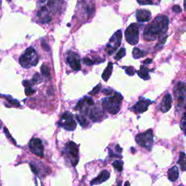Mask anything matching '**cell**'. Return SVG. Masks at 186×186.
Instances as JSON below:
<instances>
[{"mask_svg":"<svg viewBox=\"0 0 186 186\" xmlns=\"http://www.w3.org/2000/svg\"><path fill=\"white\" fill-rule=\"evenodd\" d=\"M169 18L165 15H159L148 25L143 32V37L147 41H154L167 31Z\"/></svg>","mask_w":186,"mask_h":186,"instance_id":"cell-1","label":"cell"},{"mask_svg":"<svg viewBox=\"0 0 186 186\" xmlns=\"http://www.w3.org/2000/svg\"><path fill=\"white\" fill-rule=\"evenodd\" d=\"M122 95L118 93H116L113 96L108 98H104L102 101L103 107L108 113L116 114L120 110V104L122 101Z\"/></svg>","mask_w":186,"mask_h":186,"instance_id":"cell-2","label":"cell"},{"mask_svg":"<svg viewBox=\"0 0 186 186\" xmlns=\"http://www.w3.org/2000/svg\"><path fill=\"white\" fill-rule=\"evenodd\" d=\"M39 62V56L35 50L32 47H29L20 57L19 62L24 68H29L31 66H35Z\"/></svg>","mask_w":186,"mask_h":186,"instance_id":"cell-3","label":"cell"},{"mask_svg":"<svg viewBox=\"0 0 186 186\" xmlns=\"http://www.w3.org/2000/svg\"><path fill=\"white\" fill-rule=\"evenodd\" d=\"M136 142L143 148L151 150L154 143V135L152 129H148L146 132L138 134L136 136Z\"/></svg>","mask_w":186,"mask_h":186,"instance_id":"cell-4","label":"cell"},{"mask_svg":"<svg viewBox=\"0 0 186 186\" xmlns=\"http://www.w3.org/2000/svg\"><path fill=\"white\" fill-rule=\"evenodd\" d=\"M126 42L132 45H135L139 42V28L136 23H132L125 31Z\"/></svg>","mask_w":186,"mask_h":186,"instance_id":"cell-5","label":"cell"},{"mask_svg":"<svg viewBox=\"0 0 186 186\" xmlns=\"http://www.w3.org/2000/svg\"><path fill=\"white\" fill-rule=\"evenodd\" d=\"M121 39H122V33L121 30L117 31L112 36L109 40L108 44L106 45V50L108 55H112L117 50V48L121 45Z\"/></svg>","mask_w":186,"mask_h":186,"instance_id":"cell-6","label":"cell"},{"mask_svg":"<svg viewBox=\"0 0 186 186\" xmlns=\"http://www.w3.org/2000/svg\"><path fill=\"white\" fill-rule=\"evenodd\" d=\"M58 124L61 127L68 131H73L76 127V122L73 119L72 114L69 112H65L62 114Z\"/></svg>","mask_w":186,"mask_h":186,"instance_id":"cell-7","label":"cell"},{"mask_svg":"<svg viewBox=\"0 0 186 186\" xmlns=\"http://www.w3.org/2000/svg\"><path fill=\"white\" fill-rule=\"evenodd\" d=\"M29 148H30L31 152L35 155L39 156V157L44 156V148L40 139L36 138V137L31 139L30 143H29Z\"/></svg>","mask_w":186,"mask_h":186,"instance_id":"cell-8","label":"cell"},{"mask_svg":"<svg viewBox=\"0 0 186 186\" xmlns=\"http://www.w3.org/2000/svg\"><path fill=\"white\" fill-rule=\"evenodd\" d=\"M66 152L68 153V155L70 156L71 159H72V165L76 166L78 162V156H79V148L76 144L73 142H70L66 145Z\"/></svg>","mask_w":186,"mask_h":186,"instance_id":"cell-9","label":"cell"},{"mask_svg":"<svg viewBox=\"0 0 186 186\" xmlns=\"http://www.w3.org/2000/svg\"><path fill=\"white\" fill-rule=\"evenodd\" d=\"M66 60L73 70L77 71L81 69V63L79 61V56L76 53L73 52H68Z\"/></svg>","mask_w":186,"mask_h":186,"instance_id":"cell-10","label":"cell"},{"mask_svg":"<svg viewBox=\"0 0 186 186\" xmlns=\"http://www.w3.org/2000/svg\"><path fill=\"white\" fill-rule=\"evenodd\" d=\"M151 101L150 100L147 99H140L135 105H134L132 108V111L136 113H141L146 111L148 110V108L149 105L151 103Z\"/></svg>","mask_w":186,"mask_h":186,"instance_id":"cell-11","label":"cell"},{"mask_svg":"<svg viewBox=\"0 0 186 186\" xmlns=\"http://www.w3.org/2000/svg\"><path fill=\"white\" fill-rule=\"evenodd\" d=\"M89 116H90V119L94 122H95V121H99L103 120V116H105V114L103 111L98 108H94L90 111Z\"/></svg>","mask_w":186,"mask_h":186,"instance_id":"cell-12","label":"cell"},{"mask_svg":"<svg viewBox=\"0 0 186 186\" xmlns=\"http://www.w3.org/2000/svg\"><path fill=\"white\" fill-rule=\"evenodd\" d=\"M172 98L170 94L167 93L164 95L162 100V104H161V110L164 113L169 111L172 107Z\"/></svg>","mask_w":186,"mask_h":186,"instance_id":"cell-13","label":"cell"},{"mask_svg":"<svg viewBox=\"0 0 186 186\" xmlns=\"http://www.w3.org/2000/svg\"><path fill=\"white\" fill-rule=\"evenodd\" d=\"M109 177H110V173L108 171H106V170H103V171H102L100 173L99 175L96 178H95V179H93L91 181L90 184L92 185H99V184L103 183V182L108 180L109 179Z\"/></svg>","mask_w":186,"mask_h":186,"instance_id":"cell-14","label":"cell"},{"mask_svg":"<svg viewBox=\"0 0 186 186\" xmlns=\"http://www.w3.org/2000/svg\"><path fill=\"white\" fill-rule=\"evenodd\" d=\"M136 18L139 22H148L151 19V13L150 11L145 10H137L136 12Z\"/></svg>","mask_w":186,"mask_h":186,"instance_id":"cell-15","label":"cell"},{"mask_svg":"<svg viewBox=\"0 0 186 186\" xmlns=\"http://www.w3.org/2000/svg\"><path fill=\"white\" fill-rule=\"evenodd\" d=\"M179 177V169L177 166L172 167L168 171V178L171 182H175Z\"/></svg>","mask_w":186,"mask_h":186,"instance_id":"cell-16","label":"cell"},{"mask_svg":"<svg viewBox=\"0 0 186 186\" xmlns=\"http://www.w3.org/2000/svg\"><path fill=\"white\" fill-rule=\"evenodd\" d=\"M112 71H113V63L111 62H108L107 67L106 68V69L104 70L103 73L102 74V78L105 82H107L108 80L110 78L111 75L112 73Z\"/></svg>","mask_w":186,"mask_h":186,"instance_id":"cell-17","label":"cell"},{"mask_svg":"<svg viewBox=\"0 0 186 186\" xmlns=\"http://www.w3.org/2000/svg\"><path fill=\"white\" fill-rule=\"evenodd\" d=\"M137 74L141 79H144V80H148L150 79L149 71L148 68L144 66L140 67V70L137 71Z\"/></svg>","mask_w":186,"mask_h":186,"instance_id":"cell-18","label":"cell"},{"mask_svg":"<svg viewBox=\"0 0 186 186\" xmlns=\"http://www.w3.org/2000/svg\"><path fill=\"white\" fill-rule=\"evenodd\" d=\"M177 163L181 165V168H182V171H185L186 170V156L185 153H180V159L178 160Z\"/></svg>","mask_w":186,"mask_h":186,"instance_id":"cell-19","label":"cell"},{"mask_svg":"<svg viewBox=\"0 0 186 186\" xmlns=\"http://www.w3.org/2000/svg\"><path fill=\"white\" fill-rule=\"evenodd\" d=\"M132 55L134 59H138L140 57H145L146 55V52H143L138 48H134L133 51H132Z\"/></svg>","mask_w":186,"mask_h":186,"instance_id":"cell-20","label":"cell"},{"mask_svg":"<svg viewBox=\"0 0 186 186\" xmlns=\"http://www.w3.org/2000/svg\"><path fill=\"white\" fill-rule=\"evenodd\" d=\"M41 71H42V76H43L44 77L46 78V79H47L48 80L51 79L50 69L46 65H43L41 67Z\"/></svg>","mask_w":186,"mask_h":186,"instance_id":"cell-21","label":"cell"},{"mask_svg":"<svg viewBox=\"0 0 186 186\" xmlns=\"http://www.w3.org/2000/svg\"><path fill=\"white\" fill-rule=\"evenodd\" d=\"M113 167L118 172H121L123 170V165H124V163H123L122 161H119V160H116L115 162H113Z\"/></svg>","mask_w":186,"mask_h":186,"instance_id":"cell-22","label":"cell"},{"mask_svg":"<svg viewBox=\"0 0 186 186\" xmlns=\"http://www.w3.org/2000/svg\"><path fill=\"white\" fill-rule=\"evenodd\" d=\"M125 55H126V50H125V48H121V49H120L119 51L117 52L116 55L115 56V59L116 60H119L120 59L124 57Z\"/></svg>","mask_w":186,"mask_h":186,"instance_id":"cell-23","label":"cell"},{"mask_svg":"<svg viewBox=\"0 0 186 186\" xmlns=\"http://www.w3.org/2000/svg\"><path fill=\"white\" fill-rule=\"evenodd\" d=\"M76 118H77L78 121H79L81 126H86L87 125V124H88L87 119H86V118L84 116H82V115L77 116H76Z\"/></svg>","mask_w":186,"mask_h":186,"instance_id":"cell-24","label":"cell"},{"mask_svg":"<svg viewBox=\"0 0 186 186\" xmlns=\"http://www.w3.org/2000/svg\"><path fill=\"white\" fill-rule=\"evenodd\" d=\"M181 128H182V131H184V133L186 135V109L183 114V116H182V121H181Z\"/></svg>","mask_w":186,"mask_h":186,"instance_id":"cell-25","label":"cell"},{"mask_svg":"<svg viewBox=\"0 0 186 186\" xmlns=\"http://www.w3.org/2000/svg\"><path fill=\"white\" fill-rule=\"evenodd\" d=\"M83 62L87 65H93L94 64L98 63V62H97V60H93L92 59L88 58V57H85V58L83 59Z\"/></svg>","mask_w":186,"mask_h":186,"instance_id":"cell-26","label":"cell"},{"mask_svg":"<svg viewBox=\"0 0 186 186\" xmlns=\"http://www.w3.org/2000/svg\"><path fill=\"white\" fill-rule=\"evenodd\" d=\"M125 72H126V74L129 75V76H133L135 73V70L133 67H126L125 68Z\"/></svg>","mask_w":186,"mask_h":186,"instance_id":"cell-27","label":"cell"},{"mask_svg":"<svg viewBox=\"0 0 186 186\" xmlns=\"http://www.w3.org/2000/svg\"><path fill=\"white\" fill-rule=\"evenodd\" d=\"M31 82H32L33 84H37V83H40L42 82L41 76H40L38 74V73H36V74L34 76V77H33Z\"/></svg>","mask_w":186,"mask_h":186,"instance_id":"cell-28","label":"cell"},{"mask_svg":"<svg viewBox=\"0 0 186 186\" xmlns=\"http://www.w3.org/2000/svg\"><path fill=\"white\" fill-rule=\"evenodd\" d=\"M139 4L141 5H147V4H152L153 0H137Z\"/></svg>","mask_w":186,"mask_h":186,"instance_id":"cell-29","label":"cell"},{"mask_svg":"<svg viewBox=\"0 0 186 186\" xmlns=\"http://www.w3.org/2000/svg\"><path fill=\"white\" fill-rule=\"evenodd\" d=\"M101 84H99L98 86H96V87H95V88H94L93 90H92L91 92H90V95H96L97 93H99L100 90H101Z\"/></svg>","mask_w":186,"mask_h":186,"instance_id":"cell-30","label":"cell"},{"mask_svg":"<svg viewBox=\"0 0 186 186\" xmlns=\"http://www.w3.org/2000/svg\"><path fill=\"white\" fill-rule=\"evenodd\" d=\"M35 92V90H33L32 88H31V86H30V87H26V90H25V93H26V95H31V94H33Z\"/></svg>","mask_w":186,"mask_h":186,"instance_id":"cell-31","label":"cell"},{"mask_svg":"<svg viewBox=\"0 0 186 186\" xmlns=\"http://www.w3.org/2000/svg\"><path fill=\"white\" fill-rule=\"evenodd\" d=\"M172 10L174 11L175 12H176V13H180V12H182V9H181V7H180L179 5H177V4L173 6Z\"/></svg>","mask_w":186,"mask_h":186,"instance_id":"cell-32","label":"cell"},{"mask_svg":"<svg viewBox=\"0 0 186 186\" xmlns=\"http://www.w3.org/2000/svg\"><path fill=\"white\" fill-rule=\"evenodd\" d=\"M4 133H5V134H6V136H7V137H8V138H9V137H10L11 141H12V143H14V144H15V145H16V142H15V140H14V139H13V138H12V137H11V136H10V132H8V131H7V129H6V128H4Z\"/></svg>","mask_w":186,"mask_h":186,"instance_id":"cell-33","label":"cell"},{"mask_svg":"<svg viewBox=\"0 0 186 186\" xmlns=\"http://www.w3.org/2000/svg\"><path fill=\"white\" fill-rule=\"evenodd\" d=\"M84 99V101H85V102L87 103V104L89 105V106H93V105H94L93 100L91 99V98H88V97H85Z\"/></svg>","mask_w":186,"mask_h":186,"instance_id":"cell-34","label":"cell"},{"mask_svg":"<svg viewBox=\"0 0 186 186\" xmlns=\"http://www.w3.org/2000/svg\"><path fill=\"white\" fill-rule=\"evenodd\" d=\"M42 47H43L44 49L45 50H47V51H49L50 50L49 46H48L47 44L45 41H42Z\"/></svg>","mask_w":186,"mask_h":186,"instance_id":"cell-35","label":"cell"},{"mask_svg":"<svg viewBox=\"0 0 186 186\" xmlns=\"http://www.w3.org/2000/svg\"><path fill=\"white\" fill-rule=\"evenodd\" d=\"M30 167H31V170H32V171L34 172L35 173V174H38V169H37V168L35 167V166H34V164H31Z\"/></svg>","mask_w":186,"mask_h":186,"instance_id":"cell-36","label":"cell"},{"mask_svg":"<svg viewBox=\"0 0 186 186\" xmlns=\"http://www.w3.org/2000/svg\"><path fill=\"white\" fill-rule=\"evenodd\" d=\"M102 92L104 94H106V95H110V94H111L112 93V90H108V89H105V90H103Z\"/></svg>","mask_w":186,"mask_h":186,"instance_id":"cell-37","label":"cell"},{"mask_svg":"<svg viewBox=\"0 0 186 186\" xmlns=\"http://www.w3.org/2000/svg\"><path fill=\"white\" fill-rule=\"evenodd\" d=\"M184 101V98L182 96H180L179 98H178V105L182 104Z\"/></svg>","mask_w":186,"mask_h":186,"instance_id":"cell-38","label":"cell"},{"mask_svg":"<svg viewBox=\"0 0 186 186\" xmlns=\"http://www.w3.org/2000/svg\"><path fill=\"white\" fill-rule=\"evenodd\" d=\"M116 151L117 152H118V153H121V151H122V148H121V147L119 146V145H117L116 146Z\"/></svg>","mask_w":186,"mask_h":186,"instance_id":"cell-39","label":"cell"},{"mask_svg":"<svg viewBox=\"0 0 186 186\" xmlns=\"http://www.w3.org/2000/svg\"><path fill=\"white\" fill-rule=\"evenodd\" d=\"M151 62H152V60H151V58H148L143 61V63H145V64H149V63H151Z\"/></svg>","mask_w":186,"mask_h":186,"instance_id":"cell-40","label":"cell"},{"mask_svg":"<svg viewBox=\"0 0 186 186\" xmlns=\"http://www.w3.org/2000/svg\"><path fill=\"white\" fill-rule=\"evenodd\" d=\"M184 8L186 10V0H184Z\"/></svg>","mask_w":186,"mask_h":186,"instance_id":"cell-41","label":"cell"},{"mask_svg":"<svg viewBox=\"0 0 186 186\" xmlns=\"http://www.w3.org/2000/svg\"><path fill=\"white\" fill-rule=\"evenodd\" d=\"M124 185H130V183H129V182H125Z\"/></svg>","mask_w":186,"mask_h":186,"instance_id":"cell-42","label":"cell"},{"mask_svg":"<svg viewBox=\"0 0 186 186\" xmlns=\"http://www.w3.org/2000/svg\"><path fill=\"white\" fill-rule=\"evenodd\" d=\"M132 151H132V153H133V154H134V153H135V149H134V148H132Z\"/></svg>","mask_w":186,"mask_h":186,"instance_id":"cell-43","label":"cell"},{"mask_svg":"<svg viewBox=\"0 0 186 186\" xmlns=\"http://www.w3.org/2000/svg\"><path fill=\"white\" fill-rule=\"evenodd\" d=\"M0 128H1V124H0Z\"/></svg>","mask_w":186,"mask_h":186,"instance_id":"cell-44","label":"cell"}]
</instances>
